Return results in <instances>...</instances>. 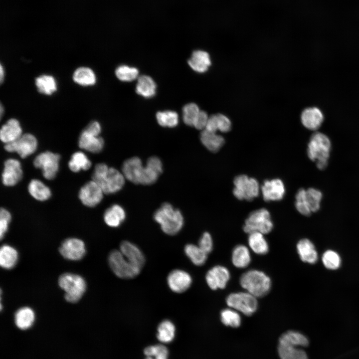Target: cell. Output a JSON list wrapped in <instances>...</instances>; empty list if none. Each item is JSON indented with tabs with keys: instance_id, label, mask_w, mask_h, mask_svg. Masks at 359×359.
Here are the masks:
<instances>
[{
	"instance_id": "cell-30",
	"label": "cell",
	"mask_w": 359,
	"mask_h": 359,
	"mask_svg": "<svg viewBox=\"0 0 359 359\" xmlns=\"http://www.w3.org/2000/svg\"><path fill=\"white\" fill-rule=\"evenodd\" d=\"M251 260L249 250L246 246L239 244L233 248L231 260L235 267L238 268H245L249 265Z\"/></svg>"
},
{
	"instance_id": "cell-22",
	"label": "cell",
	"mask_w": 359,
	"mask_h": 359,
	"mask_svg": "<svg viewBox=\"0 0 359 359\" xmlns=\"http://www.w3.org/2000/svg\"><path fill=\"white\" fill-rule=\"evenodd\" d=\"M22 135L19 122L15 119L8 120L2 126L0 130V140L5 144L15 141Z\"/></svg>"
},
{
	"instance_id": "cell-34",
	"label": "cell",
	"mask_w": 359,
	"mask_h": 359,
	"mask_svg": "<svg viewBox=\"0 0 359 359\" xmlns=\"http://www.w3.org/2000/svg\"><path fill=\"white\" fill-rule=\"evenodd\" d=\"M248 243L249 247L257 254L264 255L269 251L268 243L262 233L255 232L249 234Z\"/></svg>"
},
{
	"instance_id": "cell-27",
	"label": "cell",
	"mask_w": 359,
	"mask_h": 359,
	"mask_svg": "<svg viewBox=\"0 0 359 359\" xmlns=\"http://www.w3.org/2000/svg\"><path fill=\"white\" fill-rule=\"evenodd\" d=\"M126 213L124 208L118 204H113L104 214V220L108 226L118 227L125 220Z\"/></svg>"
},
{
	"instance_id": "cell-8",
	"label": "cell",
	"mask_w": 359,
	"mask_h": 359,
	"mask_svg": "<svg viewBox=\"0 0 359 359\" xmlns=\"http://www.w3.org/2000/svg\"><path fill=\"white\" fill-rule=\"evenodd\" d=\"M109 266L114 273L122 279H131L137 276L141 269L130 262L120 250L111 251L108 257Z\"/></svg>"
},
{
	"instance_id": "cell-45",
	"label": "cell",
	"mask_w": 359,
	"mask_h": 359,
	"mask_svg": "<svg viewBox=\"0 0 359 359\" xmlns=\"http://www.w3.org/2000/svg\"><path fill=\"white\" fill-rule=\"evenodd\" d=\"M144 353L146 359H168V350L163 345H156L147 347Z\"/></svg>"
},
{
	"instance_id": "cell-50",
	"label": "cell",
	"mask_w": 359,
	"mask_h": 359,
	"mask_svg": "<svg viewBox=\"0 0 359 359\" xmlns=\"http://www.w3.org/2000/svg\"><path fill=\"white\" fill-rule=\"evenodd\" d=\"M198 246L207 254L213 248V241L211 235L207 232L203 233L201 236Z\"/></svg>"
},
{
	"instance_id": "cell-14",
	"label": "cell",
	"mask_w": 359,
	"mask_h": 359,
	"mask_svg": "<svg viewBox=\"0 0 359 359\" xmlns=\"http://www.w3.org/2000/svg\"><path fill=\"white\" fill-rule=\"evenodd\" d=\"M59 252L65 259L77 261L81 260L86 252L84 242L76 238L65 240L59 247Z\"/></svg>"
},
{
	"instance_id": "cell-25",
	"label": "cell",
	"mask_w": 359,
	"mask_h": 359,
	"mask_svg": "<svg viewBox=\"0 0 359 359\" xmlns=\"http://www.w3.org/2000/svg\"><path fill=\"white\" fill-rule=\"evenodd\" d=\"M297 250L302 261L314 264L318 260V254L313 243L308 239H302L297 244Z\"/></svg>"
},
{
	"instance_id": "cell-42",
	"label": "cell",
	"mask_w": 359,
	"mask_h": 359,
	"mask_svg": "<svg viewBox=\"0 0 359 359\" xmlns=\"http://www.w3.org/2000/svg\"><path fill=\"white\" fill-rule=\"evenodd\" d=\"M220 320L225 326L232 328H238L241 323V317L238 311L231 308L221 311Z\"/></svg>"
},
{
	"instance_id": "cell-53",
	"label": "cell",
	"mask_w": 359,
	"mask_h": 359,
	"mask_svg": "<svg viewBox=\"0 0 359 359\" xmlns=\"http://www.w3.org/2000/svg\"><path fill=\"white\" fill-rule=\"evenodd\" d=\"M84 130L93 135L98 136L101 133V127L98 122L93 121L89 123Z\"/></svg>"
},
{
	"instance_id": "cell-16",
	"label": "cell",
	"mask_w": 359,
	"mask_h": 359,
	"mask_svg": "<svg viewBox=\"0 0 359 359\" xmlns=\"http://www.w3.org/2000/svg\"><path fill=\"white\" fill-rule=\"evenodd\" d=\"M230 278V274L227 268L216 265L209 270L205 275V280L212 290L225 288Z\"/></svg>"
},
{
	"instance_id": "cell-21",
	"label": "cell",
	"mask_w": 359,
	"mask_h": 359,
	"mask_svg": "<svg viewBox=\"0 0 359 359\" xmlns=\"http://www.w3.org/2000/svg\"><path fill=\"white\" fill-rule=\"evenodd\" d=\"M303 126L310 130H316L321 126L324 121L322 112L317 107H309L304 109L301 115Z\"/></svg>"
},
{
	"instance_id": "cell-2",
	"label": "cell",
	"mask_w": 359,
	"mask_h": 359,
	"mask_svg": "<svg viewBox=\"0 0 359 359\" xmlns=\"http://www.w3.org/2000/svg\"><path fill=\"white\" fill-rule=\"evenodd\" d=\"M240 284L246 291L256 298L267 295L271 288L270 278L264 272L252 269L244 273L240 278Z\"/></svg>"
},
{
	"instance_id": "cell-13",
	"label": "cell",
	"mask_w": 359,
	"mask_h": 359,
	"mask_svg": "<svg viewBox=\"0 0 359 359\" xmlns=\"http://www.w3.org/2000/svg\"><path fill=\"white\" fill-rule=\"evenodd\" d=\"M104 193L99 184L92 180L86 182L81 187L78 196L83 204L93 207L101 201Z\"/></svg>"
},
{
	"instance_id": "cell-19",
	"label": "cell",
	"mask_w": 359,
	"mask_h": 359,
	"mask_svg": "<svg viewBox=\"0 0 359 359\" xmlns=\"http://www.w3.org/2000/svg\"><path fill=\"white\" fill-rule=\"evenodd\" d=\"M104 140L84 130L80 135L78 146L83 150L92 153H100L103 149Z\"/></svg>"
},
{
	"instance_id": "cell-32",
	"label": "cell",
	"mask_w": 359,
	"mask_h": 359,
	"mask_svg": "<svg viewBox=\"0 0 359 359\" xmlns=\"http://www.w3.org/2000/svg\"><path fill=\"white\" fill-rule=\"evenodd\" d=\"M17 260L18 253L14 248L7 244L1 247L0 265L2 268L5 269H12L15 266Z\"/></svg>"
},
{
	"instance_id": "cell-47",
	"label": "cell",
	"mask_w": 359,
	"mask_h": 359,
	"mask_svg": "<svg viewBox=\"0 0 359 359\" xmlns=\"http://www.w3.org/2000/svg\"><path fill=\"white\" fill-rule=\"evenodd\" d=\"M322 261L326 268L335 270L338 269L341 264V258L339 254L333 250H327L322 256Z\"/></svg>"
},
{
	"instance_id": "cell-7",
	"label": "cell",
	"mask_w": 359,
	"mask_h": 359,
	"mask_svg": "<svg viewBox=\"0 0 359 359\" xmlns=\"http://www.w3.org/2000/svg\"><path fill=\"white\" fill-rule=\"evenodd\" d=\"M273 227L269 212L261 208L252 212L245 220L243 230L248 234L258 232L263 234L270 232Z\"/></svg>"
},
{
	"instance_id": "cell-1",
	"label": "cell",
	"mask_w": 359,
	"mask_h": 359,
	"mask_svg": "<svg viewBox=\"0 0 359 359\" xmlns=\"http://www.w3.org/2000/svg\"><path fill=\"white\" fill-rule=\"evenodd\" d=\"M92 178L105 194L116 193L123 187L125 183L124 176L122 173L114 168H109L104 163L95 166Z\"/></svg>"
},
{
	"instance_id": "cell-23",
	"label": "cell",
	"mask_w": 359,
	"mask_h": 359,
	"mask_svg": "<svg viewBox=\"0 0 359 359\" xmlns=\"http://www.w3.org/2000/svg\"><path fill=\"white\" fill-rule=\"evenodd\" d=\"M141 159L133 157L125 161L122 167L124 177L134 183H139L140 177L143 169Z\"/></svg>"
},
{
	"instance_id": "cell-5",
	"label": "cell",
	"mask_w": 359,
	"mask_h": 359,
	"mask_svg": "<svg viewBox=\"0 0 359 359\" xmlns=\"http://www.w3.org/2000/svg\"><path fill=\"white\" fill-rule=\"evenodd\" d=\"M58 284L65 292V300L72 303L78 302L86 289V282L83 277L70 273L62 274L58 279Z\"/></svg>"
},
{
	"instance_id": "cell-18",
	"label": "cell",
	"mask_w": 359,
	"mask_h": 359,
	"mask_svg": "<svg viewBox=\"0 0 359 359\" xmlns=\"http://www.w3.org/2000/svg\"><path fill=\"white\" fill-rule=\"evenodd\" d=\"M261 192L264 200L277 201L283 198L285 188L283 182L276 179L265 180L261 186Z\"/></svg>"
},
{
	"instance_id": "cell-37",
	"label": "cell",
	"mask_w": 359,
	"mask_h": 359,
	"mask_svg": "<svg viewBox=\"0 0 359 359\" xmlns=\"http://www.w3.org/2000/svg\"><path fill=\"white\" fill-rule=\"evenodd\" d=\"M91 162L86 155L81 151L73 154L68 164L69 169L74 173L81 170L87 171L91 168Z\"/></svg>"
},
{
	"instance_id": "cell-17",
	"label": "cell",
	"mask_w": 359,
	"mask_h": 359,
	"mask_svg": "<svg viewBox=\"0 0 359 359\" xmlns=\"http://www.w3.org/2000/svg\"><path fill=\"white\" fill-rule=\"evenodd\" d=\"M168 284L172 291L180 293L187 290L192 283L190 275L186 272L180 269L172 271L167 278Z\"/></svg>"
},
{
	"instance_id": "cell-10",
	"label": "cell",
	"mask_w": 359,
	"mask_h": 359,
	"mask_svg": "<svg viewBox=\"0 0 359 359\" xmlns=\"http://www.w3.org/2000/svg\"><path fill=\"white\" fill-rule=\"evenodd\" d=\"M234 195L239 200H251L259 195L260 187L258 181L246 175H239L234 180Z\"/></svg>"
},
{
	"instance_id": "cell-3",
	"label": "cell",
	"mask_w": 359,
	"mask_h": 359,
	"mask_svg": "<svg viewBox=\"0 0 359 359\" xmlns=\"http://www.w3.org/2000/svg\"><path fill=\"white\" fill-rule=\"evenodd\" d=\"M164 232L170 235L177 234L183 225V218L180 211L174 209L169 203H164L154 215Z\"/></svg>"
},
{
	"instance_id": "cell-28",
	"label": "cell",
	"mask_w": 359,
	"mask_h": 359,
	"mask_svg": "<svg viewBox=\"0 0 359 359\" xmlns=\"http://www.w3.org/2000/svg\"><path fill=\"white\" fill-rule=\"evenodd\" d=\"M231 128L230 120L223 114H217L209 117L205 129L213 132L219 131L225 133L230 131Z\"/></svg>"
},
{
	"instance_id": "cell-26",
	"label": "cell",
	"mask_w": 359,
	"mask_h": 359,
	"mask_svg": "<svg viewBox=\"0 0 359 359\" xmlns=\"http://www.w3.org/2000/svg\"><path fill=\"white\" fill-rule=\"evenodd\" d=\"M202 144L210 152H216L222 147L224 139L216 132L204 129L200 133Z\"/></svg>"
},
{
	"instance_id": "cell-4",
	"label": "cell",
	"mask_w": 359,
	"mask_h": 359,
	"mask_svg": "<svg viewBox=\"0 0 359 359\" xmlns=\"http://www.w3.org/2000/svg\"><path fill=\"white\" fill-rule=\"evenodd\" d=\"M331 143L329 138L321 132H315L308 145L307 154L310 159L316 162L317 168L325 169L330 157Z\"/></svg>"
},
{
	"instance_id": "cell-52",
	"label": "cell",
	"mask_w": 359,
	"mask_h": 359,
	"mask_svg": "<svg viewBox=\"0 0 359 359\" xmlns=\"http://www.w3.org/2000/svg\"><path fill=\"white\" fill-rule=\"evenodd\" d=\"M146 166L152 168L159 175L163 172L162 163L160 159L157 157H152L150 158L147 161Z\"/></svg>"
},
{
	"instance_id": "cell-6",
	"label": "cell",
	"mask_w": 359,
	"mask_h": 359,
	"mask_svg": "<svg viewBox=\"0 0 359 359\" xmlns=\"http://www.w3.org/2000/svg\"><path fill=\"white\" fill-rule=\"evenodd\" d=\"M322 198V193L318 189L301 188L296 195L295 206L301 214L309 216L319 210Z\"/></svg>"
},
{
	"instance_id": "cell-43",
	"label": "cell",
	"mask_w": 359,
	"mask_h": 359,
	"mask_svg": "<svg viewBox=\"0 0 359 359\" xmlns=\"http://www.w3.org/2000/svg\"><path fill=\"white\" fill-rule=\"evenodd\" d=\"M158 123L162 127L173 128L176 127L179 123L178 114L172 111L158 112L156 114Z\"/></svg>"
},
{
	"instance_id": "cell-44",
	"label": "cell",
	"mask_w": 359,
	"mask_h": 359,
	"mask_svg": "<svg viewBox=\"0 0 359 359\" xmlns=\"http://www.w3.org/2000/svg\"><path fill=\"white\" fill-rule=\"evenodd\" d=\"M115 74L120 80L124 82H130L138 77L139 71L135 67L122 65L116 68Z\"/></svg>"
},
{
	"instance_id": "cell-20",
	"label": "cell",
	"mask_w": 359,
	"mask_h": 359,
	"mask_svg": "<svg viewBox=\"0 0 359 359\" xmlns=\"http://www.w3.org/2000/svg\"><path fill=\"white\" fill-rule=\"evenodd\" d=\"M120 251L124 257L132 264L141 269L145 262V256L135 244L128 241L122 242L120 246Z\"/></svg>"
},
{
	"instance_id": "cell-49",
	"label": "cell",
	"mask_w": 359,
	"mask_h": 359,
	"mask_svg": "<svg viewBox=\"0 0 359 359\" xmlns=\"http://www.w3.org/2000/svg\"><path fill=\"white\" fill-rule=\"evenodd\" d=\"M11 219V215L9 211L4 208H1L0 211V237L2 239L7 232L8 225Z\"/></svg>"
},
{
	"instance_id": "cell-12",
	"label": "cell",
	"mask_w": 359,
	"mask_h": 359,
	"mask_svg": "<svg viewBox=\"0 0 359 359\" xmlns=\"http://www.w3.org/2000/svg\"><path fill=\"white\" fill-rule=\"evenodd\" d=\"M36 138L32 134H22L15 141L6 144L4 148L10 153H16L21 158L24 159L33 154L37 148Z\"/></svg>"
},
{
	"instance_id": "cell-48",
	"label": "cell",
	"mask_w": 359,
	"mask_h": 359,
	"mask_svg": "<svg viewBox=\"0 0 359 359\" xmlns=\"http://www.w3.org/2000/svg\"><path fill=\"white\" fill-rule=\"evenodd\" d=\"M159 175L150 167L146 166L142 170L139 183L150 184L154 183Z\"/></svg>"
},
{
	"instance_id": "cell-41",
	"label": "cell",
	"mask_w": 359,
	"mask_h": 359,
	"mask_svg": "<svg viewBox=\"0 0 359 359\" xmlns=\"http://www.w3.org/2000/svg\"><path fill=\"white\" fill-rule=\"evenodd\" d=\"M35 85L38 91L45 95H51L57 89L56 81L50 75H42L37 77Z\"/></svg>"
},
{
	"instance_id": "cell-36",
	"label": "cell",
	"mask_w": 359,
	"mask_h": 359,
	"mask_svg": "<svg viewBox=\"0 0 359 359\" xmlns=\"http://www.w3.org/2000/svg\"><path fill=\"white\" fill-rule=\"evenodd\" d=\"M278 353L281 359H308L305 351L290 345L279 343Z\"/></svg>"
},
{
	"instance_id": "cell-29",
	"label": "cell",
	"mask_w": 359,
	"mask_h": 359,
	"mask_svg": "<svg viewBox=\"0 0 359 359\" xmlns=\"http://www.w3.org/2000/svg\"><path fill=\"white\" fill-rule=\"evenodd\" d=\"M28 191L32 197L40 201L46 200L51 196L49 187L37 179L30 180L28 185Z\"/></svg>"
},
{
	"instance_id": "cell-24",
	"label": "cell",
	"mask_w": 359,
	"mask_h": 359,
	"mask_svg": "<svg viewBox=\"0 0 359 359\" xmlns=\"http://www.w3.org/2000/svg\"><path fill=\"white\" fill-rule=\"evenodd\" d=\"M188 63L195 72L203 73L207 70L211 65V60L207 52L198 50L192 52Z\"/></svg>"
},
{
	"instance_id": "cell-11",
	"label": "cell",
	"mask_w": 359,
	"mask_h": 359,
	"mask_svg": "<svg viewBox=\"0 0 359 359\" xmlns=\"http://www.w3.org/2000/svg\"><path fill=\"white\" fill-rule=\"evenodd\" d=\"M60 159L59 154L46 151L40 153L34 158L33 165L41 170L45 179L53 180L58 171Z\"/></svg>"
},
{
	"instance_id": "cell-9",
	"label": "cell",
	"mask_w": 359,
	"mask_h": 359,
	"mask_svg": "<svg viewBox=\"0 0 359 359\" xmlns=\"http://www.w3.org/2000/svg\"><path fill=\"white\" fill-rule=\"evenodd\" d=\"M256 297L248 292L232 293L226 298L227 305L246 316H251L258 308Z\"/></svg>"
},
{
	"instance_id": "cell-40",
	"label": "cell",
	"mask_w": 359,
	"mask_h": 359,
	"mask_svg": "<svg viewBox=\"0 0 359 359\" xmlns=\"http://www.w3.org/2000/svg\"><path fill=\"white\" fill-rule=\"evenodd\" d=\"M176 328L174 324L170 320L162 321L158 327L157 338L162 343L172 342L175 336Z\"/></svg>"
},
{
	"instance_id": "cell-55",
	"label": "cell",
	"mask_w": 359,
	"mask_h": 359,
	"mask_svg": "<svg viewBox=\"0 0 359 359\" xmlns=\"http://www.w3.org/2000/svg\"><path fill=\"white\" fill-rule=\"evenodd\" d=\"M2 105H1V106H0V115H1V116L2 115Z\"/></svg>"
},
{
	"instance_id": "cell-39",
	"label": "cell",
	"mask_w": 359,
	"mask_h": 359,
	"mask_svg": "<svg viewBox=\"0 0 359 359\" xmlns=\"http://www.w3.org/2000/svg\"><path fill=\"white\" fill-rule=\"evenodd\" d=\"M184 252L191 261L196 266L203 265L207 258V254L198 245L188 244L184 247Z\"/></svg>"
},
{
	"instance_id": "cell-15",
	"label": "cell",
	"mask_w": 359,
	"mask_h": 359,
	"mask_svg": "<svg viewBox=\"0 0 359 359\" xmlns=\"http://www.w3.org/2000/svg\"><path fill=\"white\" fill-rule=\"evenodd\" d=\"M23 172L20 162L15 159H8L4 163L1 175L3 185L12 186L16 185L22 179Z\"/></svg>"
},
{
	"instance_id": "cell-51",
	"label": "cell",
	"mask_w": 359,
	"mask_h": 359,
	"mask_svg": "<svg viewBox=\"0 0 359 359\" xmlns=\"http://www.w3.org/2000/svg\"><path fill=\"white\" fill-rule=\"evenodd\" d=\"M208 118L209 117L205 112L200 110L193 127H194L198 130L205 129Z\"/></svg>"
},
{
	"instance_id": "cell-46",
	"label": "cell",
	"mask_w": 359,
	"mask_h": 359,
	"mask_svg": "<svg viewBox=\"0 0 359 359\" xmlns=\"http://www.w3.org/2000/svg\"><path fill=\"white\" fill-rule=\"evenodd\" d=\"M200 111L198 106L193 103L185 105L183 108V120L189 126H193L195 120Z\"/></svg>"
},
{
	"instance_id": "cell-31",
	"label": "cell",
	"mask_w": 359,
	"mask_h": 359,
	"mask_svg": "<svg viewBox=\"0 0 359 359\" xmlns=\"http://www.w3.org/2000/svg\"><path fill=\"white\" fill-rule=\"evenodd\" d=\"M34 320V312L31 308L28 307L19 308L14 315L15 325L21 330L29 328L33 324Z\"/></svg>"
},
{
	"instance_id": "cell-54",
	"label": "cell",
	"mask_w": 359,
	"mask_h": 359,
	"mask_svg": "<svg viewBox=\"0 0 359 359\" xmlns=\"http://www.w3.org/2000/svg\"><path fill=\"white\" fill-rule=\"evenodd\" d=\"M3 76H4V70L3 69L2 66L1 65L0 68V80L1 83H2L3 79Z\"/></svg>"
},
{
	"instance_id": "cell-38",
	"label": "cell",
	"mask_w": 359,
	"mask_h": 359,
	"mask_svg": "<svg viewBox=\"0 0 359 359\" xmlns=\"http://www.w3.org/2000/svg\"><path fill=\"white\" fill-rule=\"evenodd\" d=\"M73 79L75 83L82 86L93 85L96 81V76L93 70L85 67L77 68L73 73Z\"/></svg>"
},
{
	"instance_id": "cell-33",
	"label": "cell",
	"mask_w": 359,
	"mask_h": 359,
	"mask_svg": "<svg viewBox=\"0 0 359 359\" xmlns=\"http://www.w3.org/2000/svg\"><path fill=\"white\" fill-rule=\"evenodd\" d=\"M279 344L290 345L298 347H305L308 346V339L303 334L295 331H288L280 337Z\"/></svg>"
},
{
	"instance_id": "cell-35",
	"label": "cell",
	"mask_w": 359,
	"mask_h": 359,
	"mask_svg": "<svg viewBox=\"0 0 359 359\" xmlns=\"http://www.w3.org/2000/svg\"><path fill=\"white\" fill-rule=\"evenodd\" d=\"M156 91V84L151 77L142 75L138 77L136 86L137 94L145 98H151L155 95Z\"/></svg>"
}]
</instances>
